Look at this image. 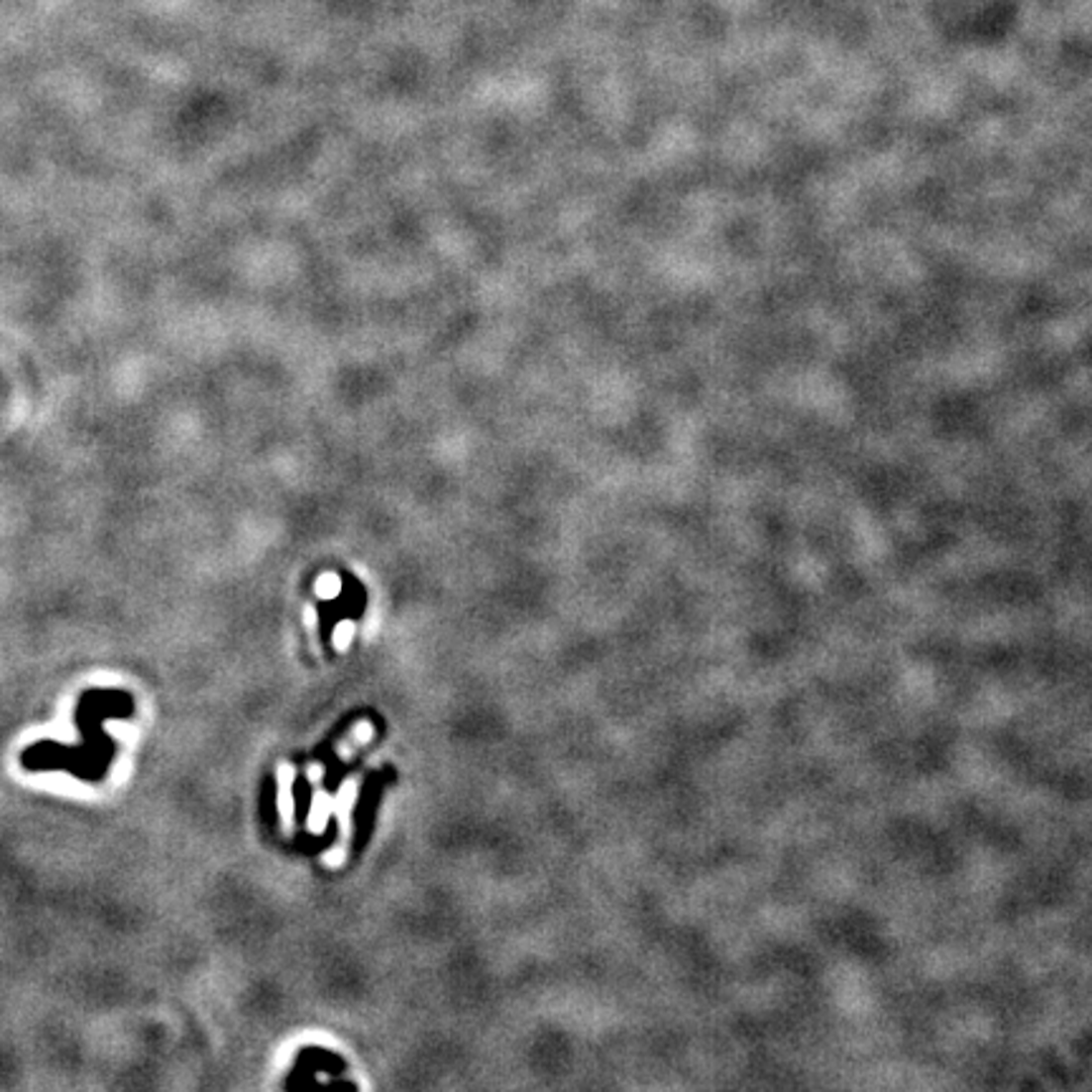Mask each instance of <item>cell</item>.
<instances>
[{
	"instance_id": "cell-1",
	"label": "cell",
	"mask_w": 1092,
	"mask_h": 1092,
	"mask_svg": "<svg viewBox=\"0 0 1092 1092\" xmlns=\"http://www.w3.org/2000/svg\"><path fill=\"white\" fill-rule=\"evenodd\" d=\"M132 710L135 699L122 688H89L76 704V728L81 741L71 746L36 741L23 749L21 764L29 772H66L81 782H102L117 754V741L104 731V723L109 718H130Z\"/></svg>"
}]
</instances>
